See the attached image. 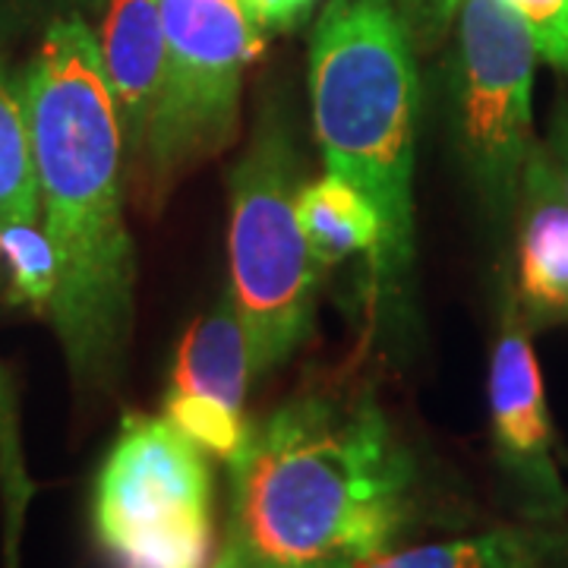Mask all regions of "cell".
I'll list each match as a JSON object with an SVG mask.
<instances>
[{
	"instance_id": "6da1fadb",
	"label": "cell",
	"mask_w": 568,
	"mask_h": 568,
	"mask_svg": "<svg viewBox=\"0 0 568 568\" xmlns=\"http://www.w3.org/2000/svg\"><path fill=\"white\" fill-rule=\"evenodd\" d=\"M227 467L222 568H364L424 511L420 465L366 388L287 398Z\"/></svg>"
},
{
	"instance_id": "7a4b0ae2",
	"label": "cell",
	"mask_w": 568,
	"mask_h": 568,
	"mask_svg": "<svg viewBox=\"0 0 568 568\" xmlns=\"http://www.w3.org/2000/svg\"><path fill=\"white\" fill-rule=\"evenodd\" d=\"M41 224L58 256L48 320L82 392L118 383L133 335L136 256L123 215L126 155L89 20L48 26L20 77Z\"/></svg>"
},
{
	"instance_id": "3957f363",
	"label": "cell",
	"mask_w": 568,
	"mask_h": 568,
	"mask_svg": "<svg viewBox=\"0 0 568 568\" xmlns=\"http://www.w3.org/2000/svg\"><path fill=\"white\" fill-rule=\"evenodd\" d=\"M310 111L328 174L364 193L383 237L373 297L405 323L414 275L420 77L402 0H328L310 41Z\"/></svg>"
},
{
	"instance_id": "277c9868",
	"label": "cell",
	"mask_w": 568,
	"mask_h": 568,
	"mask_svg": "<svg viewBox=\"0 0 568 568\" xmlns=\"http://www.w3.org/2000/svg\"><path fill=\"white\" fill-rule=\"evenodd\" d=\"M304 149L284 102L260 108L250 142L231 168V297L250 345L253 376L287 364L313 335L323 268L310 256L297 200Z\"/></svg>"
},
{
	"instance_id": "5b68a950",
	"label": "cell",
	"mask_w": 568,
	"mask_h": 568,
	"mask_svg": "<svg viewBox=\"0 0 568 568\" xmlns=\"http://www.w3.org/2000/svg\"><path fill=\"white\" fill-rule=\"evenodd\" d=\"M92 521L114 568H205L215 487L203 448L164 417L126 414L95 480Z\"/></svg>"
},
{
	"instance_id": "8992f818",
	"label": "cell",
	"mask_w": 568,
	"mask_h": 568,
	"mask_svg": "<svg viewBox=\"0 0 568 568\" xmlns=\"http://www.w3.org/2000/svg\"><path fill=\"white\" fill-rule=\"evenodd\" d=\"M168 70L149 152L130 190L142 209H162L186 171L231 145L241 123L244 70L260 32L241 0H162Z\"/></svg>"
},
{
	"instance_id": "52a82bcc",
	"label": "cell",
	"mask_w": 568,
	"mask_h": 568,
	"mask_svg": "<svg viewBox=\"0 0 568 568\" xmlns=\"http://www.w3.org/2000/svg\"><path fill=\"white\" fill-rule=\"evenodd\" d=\"M534 67L528 26L503 0H455L452 140L467 181L493 219L518 209L534 149Z\"/></svg>"
},
{
	"instance_id": "ba28073f",
	"label": "cell",
	"mask_w": 568,
	"mask_h": 568,
	"mask_svg": "<svg viewBox=\"0 0 568 568\" xmlns=\"http://www.w3.org/2000/svg\"><path fill=\"white\" fill-rule=\"evenodd\" d=\"M489 417L499 467L530 521L559 518L568 506V493L552 458L544 379L528 328L511 301L489 357Z\"/></svg>"
},
{
	"instance_id": "9c48e42d",
	"label": "cell",
	"mask_w": 568,
	"mask_h": 568,
	"mask_svg": "<svg viewBox=\"0 0 568 568\" xmlns=\"http://www.w3.org/2000/svg\"><path fill=\"white\" fill-rule=\"evenodd\" d=\"M89 26L99 39L104 80L121 121L130 183L145 162L164 92L168 39L162 0H102Z\"/></svg>"
},
{
	"instance_id": "30bf717a",
	"label": "cell",
	"mask_w": 568,
	"mask_h": 568,
	"mask_svg": "<svg viewBox=\"0 0 568 568\" xmlns=\"http://www.w3.org/2000/svg\"><path fill=\"white\" fill-rule=\"evenodd\" d=\"M518 291L534 323H568V203L528 159L521 181Z\"/></svg>"
},
{
	"instance_id": "8fae6325",
	"label": "cell",
	"mask_w": 568,
	"mask_h": 568,
	"mask_svg": "<svg viewBox=\"0 0 568 568\" xmlns=\"http://www.w3.org/2000/svg\"><path fill=\"white\" fill-rule=\"evenodd\" d=\"M253 379V361L246 345L244 323L231 291H224L215 306L196 316L183 332L171 386L164 395H190L244 414L246 386Z\"/></svg>"
},
{
	"instance_id": "7c38bea8",
	"label": "cell",
	"mask_w": 568,
	"mask_h": 568,
	"mask_svg": "<svg viewBox=\"0 0 568 568\" xmlns=\"http://www.w3.org/2000/svg\"><path fill=\"white\" fill-rule=\"evenodd\" d=\"M568 559V530L549 521L506 525L448 544L388 549L364 568H556Z\"/></svg>"
},
{
	"instance_id": "4fadbf2b",
	"label": "cell",
	"mask_w": 568,
	"mask_h": 568,
	"mask_svg": "<svg viewBox=\"0 0 568 568\" xmlns=\"http://www.w3.org/2000/svg\"><path fill=\"white\" fill-rule=\"evenodd\" d=\"M297 219L304 227L310 256L323 272L361 253L373 263L379 253L383 224L376 209L357 186L335 174L304 183L297 200Z\"/></svg>"
},
{
	"instance_id": "5bb4252c",
	"label": "cell",
	"mask_w": 568,
	"mask_h": 568,
	"mask_svg": "<svg viewBox=\"0 0 568 568\" xmlns=\"http://www.w3.org/2000/svg\"><path fill=\"white\" fill-rule=\"evenodd\" d=\"M36 219L41 212L29 114L20 80H13L0 54V224Z\"/></svg>"
},
{
	"instance_id": "9a60e30c",
	"label": "cell",
	"mask_w": 568,
	"mask_h": 568,
	"mask_svg": "<svg viewBox=\"0 0 568 568\" xmlns=\"http://www.w3.org/2000/svg\"><path fill=\"white\" fill-rule=\"evenodd\" d=\"M39 222L0 224V291L10 304L48 313L58 291V256Z\"/></svg>"
},
{
	"instance_id": "2e32d148",
	"label": "cell",
	"mask_w": 568,
	"mask_h": 568,
	"mask_svg": "<svg viewBox=\"0 0 568 568\" xmlns=\"http://www.w3.org/2000/svg\"><path fill=\"white\" fill-rule=\"evenodd\" d=\"M102 0H0V54L13 44L41 39L67 17L92 20Z\"/></svg>"
},
{
	"instance_id": "e0dca14e",
	"label": "cell",
	"mask_w": 568,
	"mask_h": 568,
	"mask_svg": "<svg viewBox=\"0 0 568 568\" xmlns=\"http://www.w3.org/2000/svg\"><path fill=\"white\" fill-rule=\"evenodd\" d=\"M528 26L537 58L568 80V0H503Z\"/></svg>"
},
{
	"instance_id": "ac0fdd59",
	"label": "cell",
	"mask_w": 568,
	"mask_h": 568,
	"mask_svg": "<svg viewBox=\"0 0 568 568\" xmlns=\"http://www.w3.org/2000/svg\"><path fill=\"white\" fill-rule=\"evenodd\" d=\"M530 159L544 168L547 181L552 183V190L568 203V99L562 95L552 114H549V126L544 133V140L534 142Z\"/></svg>"
},
{
	"instance_id": "d6986e66",
	"label": "cell",
	"mask_w": 568,
	"mask_h": 568,
	"mask_svg": "<svg viewBox=\"0 0 568 568\" xmlns=\"http://www.w3.org/2000/svg\"><path fill=\"white\" fill-rule=\"evenodd\" d=\"M316 0H241L246 20L253 22V29L263 32H284L291 26L304 20Z\"/></svg>"
},
{
	"instance_id": "ffe728a7",
	"label": "cell",
	"mask_w": 568,
	"mask_h": 568,
	"mask_svg": "<svg viewBox=\"0 0 568 568\" xmlns=\"http://www.w3.org/2000/svg\"><path fill=\"white\" fill-rule=\"evenodd\" d=\"M405 13L414 26L436 29L455 13V0H405Z\"/></svg>"
},
{
	"instance_id": "44dd1931",
	"label": "cell",
	"mask_w": 568,
	"mask_h": 568,
	"mask_svg": "<svg viewBox=\"0 0 568 568\" xmlns=\"http://www.w3.org/2000/svg\"><path fill=\"white\" fill-rule=\"evenodd\" d=\"M212 568H222V566H212Z\"/></svg>"
}]
</instances>
